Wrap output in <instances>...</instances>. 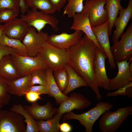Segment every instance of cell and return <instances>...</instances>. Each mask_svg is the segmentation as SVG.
<instances>
[{
    "instance_id": "6da1fadb",
    "label": "cell",
    "mask_w": 132,
    "mask_h": 132,
    "mask_svg": "<svg viewBox=\"0 0 132 132\" xmlns=\"http://www.w3.org/2000/svg\"><path fill=\"white\" fill-rule=\"evenodd\" d=\"M97 47L94 42L84 34L77 44L66 50L69 55L68 64L86 82L99 101L101 97L95 80L94 70Z\"/></svg>"
},
{
    "instance_id": "7a4b0ae2",
    "label": "cell",
    "mask_w": 132,
    "mask_h": 132,
    "mask_svg": "<svg viewBox=\"0 0 132 132\" xmlns=\"http://www.w3.org/2000/svg\"><path fill=\"white\" fill-rule=\"evenodd\" d=\"M112 104L103 101L97 102L95 107L88 111L80 114H76L72 111L64 114V120L75 119L85 128L86 132H92V128L96 121L105 111L113 107Z\"/></svg>"
},
{
    "instance_id": "3957f363",
    "label": "cell",
    "mask_w": 132,
    "mask_h": 132,
    "mask_svg": "<svg viewBox=\"0 0 132 132\" xmlns=\"http://www.w3.org/2000/svg\"><path fill=\"white\" fill-rule=\"evenodd\" d=\"M39 53L53 71L64 67L69 62L66 50L53 46L46 41L43 43Z\"/></svg>"
},
{
    "instance_id": "277c9868",
    "label": "cell",
    "mask_w": 132,
    "mask_h": 132,
    "mask_svg": "<svg viewBox=\"0 0 132 132\" xmlns=\"http://www.w3.org/2000/svg\"><path fill=\"white\" fill-rule=\"evenodd\" d=\"M132 114V106L119 108L114 111L107 110L102 114L99 121V130L102 132H115Z\"/></svg>"
},
{
    "instance_id": "5b68a950",
    "label": "cell",
    "mask_w": 132,
    "mask_h": 132,
    "mask_svg": "<svg viewBox=\"0 0 132 132\" xmlns=\"http://www.w3.org/2000/svg\"><path fill=\"white\" fill-rule=\"evenodd\" d=\"M25 14H22L20 18L29 27H34L38 32L41 31L47 24L50 25L54 31L58 30V21L52 14H46L33 9L27 10Z\"/></svg>"
},
{
    "instance_id": "8992f818",
    "label": "cell",
    "mask_w": 132,
    "mask_h": 132,
    "mask_svg": "<svg viewBox=\"0 0 132 132\" xmlns=\"http://www.w3.org/2000/svg\"><path fill=\"white\" fill-rule=\"evenodd\" d=\"M11 55L17 66L20 77L30 74L38 69H46L49 67L39 53L34 57L22 56L16 53Z\"/></svg>"
},
{
    "instance_id": "52a82bcc",
    "label": "cell",
    "mask_w": 132,
    "mask_h": 132,
    "mask_svg": "<svg viewBox=\"0 0 132 132\" xmlns=\"http://www.w3.org/2000/svg\"><path fill=\"white\" fill-rule=\"evenodd\" d=\"M120 37V40L113 43L111 47L113 58L116 62L132 58V23Z\"/></svg>"
},
{
    "instance_id": "ba28073f",
    "label": "cell",
    "mask_w": 132,
    "mask_h": 132,
    "mask_svg": "<svg viewBox=\"0 0 132 132\" xmlns=\"http://www.w3.org/2000/svg\"><path fill=\"white\" fill-rule=\"evenodd\" d=\"M106 0H87L84 5L81 13L88 14L91 27L100 25L108 20V16L104 6Z\"/></svg>"
},
{
    "instance_id": "9c48e42d",
    "label": "cell",
    "mask_w": 132,
    "mask_h": 132,
    "mask_svg": "<svg viewBox=\"0 0 132 132\" xmlns=\"http://www.w3.org/2000/svg\"><path fill=\"white\" fill-rule=\"evenodd\" d=\"M24 118L15 112L0 110V132H25L26 126Z\"/></svg>"
},
{
    "instance_id": "30bf717a",
    "label": "cell",
    "mask_w": 132,
    "mask_h": 132,
    "mask_svg": "<svg viewBox=\"0 0 132 132\" xmlns=\"http://www.w3.org/2000/svg\"><path fill=\"white\" fill-rule=\"evenodd\" d=\"M84 33L75 31L71 34L63 32L59 34L48 35L46 41L60 48L67 50L77 44L82 38Z\"/></svg>"
},
{
    "instance_id": "8fae6325",
    "label": "cell",
    "mask_w": 132,
    "mask_h": 132,
    "mask_svg": "<svg viewBox=\"0 0 132 132\" xmlns=\"http://www.w3.org/2000/svg\"><path fill=\"white\" fill-rule=\"evenodd\" d=\"M48 35L46 33L42 31L37 33L34 27H29L22 42L26 49L28 56L34 57L38 54Z\"/></svg>"
},
{
    "instance_id": "7c38bea8",
    "label": "cell",
    "mask_w": 132,
    "mask_h": 132,
    "mask_svg": "<svg viewBox=\"0 0 132 132\" xmlns=\"http://www.w3.org/2000/svg\"><path fill=\"white\" fill-rule=\"evenodd\" d=\"M132 58L128 61L125 59L121 62H116L118 68V72L114 78L109 79V91H115L129 84L132 82V73L129 66Z\"/></svg>"
},
{
    "instance_id": "4fadbf2b",
    "label": "cell",
    "mask_w": 132,
    "mask_h": 132,
    "mask_svg": "<svg viewBox=\"0 0 132 132\" xmlns=\"http://www.w3.org/2000/svg\"><path fill=\"white\" fill-rule=\"evenodd\" d=\"M91 28L99 44L106 54L110 69H115L116 63L112 56L109 42L108 20L100 25L91 27Z\"/></svg>"
},
{
    "instance_id": "5bb4252c",
    "label": "cell",
    "mask_w": 132,
    "mask_h": 132,
    "mask_svg": "<svg viewBox=\"0 0 132 132\" xmlns=\"http://www.w3.org/2000/svg\"><path fill=\"white\" fill-rule=\"evenodd\" d=\"M107 57L105 53L97 47L96 49L95 62V75L98 87L109 90V79L105 67V59Z\"/></svg>"
},
{
    "instance_id": "9a60e30c",
    "label": "cell",
    "mask_w": 132,
    "mask_h": 132,
    "mask_svg": "<svg viewBox=\"0 0 132 132\" xmlns=\"http://www.w3.org/2000/svg\"><path fill=\"white\" fill-rule=\"evenodd\" d=\"M91 104L82 94L73 92L70 94L68 99L60 104L57 112L63 114L74 110H82L90 106Z\"/></svg>"
},
{
    "instance_id": "2e32d148",
    "label": "cell",
    "mask_w": 132,
    "mask_h": 132,
    "mask_svg": "<svg viewBox=\"0 0 132 132\" xmlns=\"http://www.w3.org/2000/svg\"><path fill=\"white\" fill-rule=\"evenodd\" d=\"M88 17V14L87 13L80 12L75 14L73 17V21L70 29L83 32L88 37L94 42L98 47L104 52L99 44L92 31Z\"/></svg>"
},
{
    "instance_id": "e0dca14e",
    "label": "cell",
    "mask_w": 132,
    "mask_h": 132,
    "mask_svg": "<svg viewBox=\"0 0 132 132\" xmlns=\"http://www.w3.org/2000/svg\"><path fill=\"white\" fill-rule=\"evenodd\" d=\"M3 26V33L7 36L21 40L25 37L29 27L25 22L21 18H16L5 23Z\"/></svg>"
},
{
    "instance_id": "ac0fdd59",
    "label": "cell",
    "mask_w": 132,
    "mask_h": 132,
    "mask_svg": "<svg viewBox=\"0 0 132 132\" xmlns=\"http://www.w3.org/2000/svg\"><path fill=\"white\" fill-rule=\"evenodd\" d=\"M24 107L36 120H47L51 118L57 111V108L54 107L50 101L43 105H40L36 102H32L31 105H25Z\"/></svg>"
},
{
    "instance_id": "d6986e66",
    "label": "cell",
    "mask_w": 132,
    "mask_h": 132,
    "mask_svg": "<svg viewBox=\"0 0 132 132\" xmlns=\"http://www.w3.org/2000/svg\"><path fill=\"white\" fill-rule=\"evenodd\" d=\"M119 15L117 17L114 23L116 29L112 38L113 43L119 41L121 35L124 33L125 29L132 18V0H129L126 8L122 7L120 10Z\"/></svg>"
},
{
    "instance_id": "ffe728a7",
    "label": "cell",
    "mask_w": 132,
    "mask_h": 132,
    "mask_svg": "<svg viewBox=\"0 0 132 132\" xmlns=\"http://www.w3.org/2000/svg\"><path fill=\"white\" fill-rule=\"evenodd\" d=\"M0 76L8 82L20 77L17 66L11 55L5 56L0 61Z\"/></svg>"
},
{
    "instance_id": "44dd1931",
    "label": "cell",
    "mask_w": 132,
    "mask_h": 132,
    "mask_svg": "<svg viewBox=\"0 0 132 132\" xmlns=\"http://www.w3.org/2000/svg\"><path fill=\"white\" fill-rule=\"evenodd\" d=\"M31 79L30 74L9 82L8 93L19 97L25 96L31 86Z\"/></svg>"
},
{
    "instance_id": "7402d4cb",
    "label": "cell",
    "mask_w": 132,
    "mask_h": 132,
    "mask_svg": "<svg viewBox=\"0 0 132 132\" xmlns=\"http://www.w3.org/2000/svg\"><path fill=\"white\" fill-rule=\"evenodd\" d=\"M66 69L68 75V83L66 89L63 93L65 95L76 89L81 87L88 86L86 82L68 64L65 65Z\"/></svg>"
},
{
    "instance_id": "603a6c76",
    "label": "cell",
    "mask_w": 132,
    "mask_h": 132,
    "mask_svg": "<svg viewBox=\"0 0 132 132\" xmlns=\"http://www.w3.org/2000/svg\"><path fill=\"white\" fill-rule=\"evenodd\" d=\"M48 95L55 99L57 105L60 104L68 99L69 97L64 94L56 83L53 77V71L49 67L46 69Z\"/></svg>"
},
{
    "instance_id": "cb8c5ba5",
    "label": "cell",
    "mask_w": 132,
    "mask_h": 132,
    "mask_svg": "<svg viewBox=\"0 0 132 132\" xmlns=\"http://www.w3.org/2000/svg\"><path fill=\"white\" fill-rule=\"evenodd\" d=\"M63 114L57 112L52 118L46 121L36 120L39 131L40 132H59V121Z\"/></svg>"
},
{
    "instance_id": "d4e9b609",
    "label": "cell",
    "mask_w": 132,
    "mask_h": 132,
    "mask_svg": "<svg viewBox=\"0 0 132 132\" xmlns=\"http://www.w3.org/2000/svg\"><path fill=\"white\" fill-rule=\"evenodd\" d=\"M9 110L21 115L25 118L24 121L26 124V130L25 132H39L36 120L21 104H14L10 108Z\"/></svg>"
},
{
    "instance_id": "484cf974",
    "label": "cell",
    "mask_w": 132,
    "mask_h": 132,
    "mask_svg": "<svg viewBox=\"0 0 132 132\" xmlns=\"http://www.w3.org/2000/svg\"><path fill=\"white\" fill-rule=\"evenodd\" d=\"M119 0H106L104 8L107 11L108 16L109 35L111 36L114 21L122 7Z\"/></svg>"
},
{
    "instance_id": "4316f807",
    "label": "cell",
    "mask_w": 132,
    "mask_h": 132,
    "mask_svg": "<svg viewBox=\"0 0 132 132\" xmlns=\"http://www.w3.org/2000/svg\"><path fill=\"white\" fill-rule=\"evenodd\" d=\"M0 44L16 50L17 55L28 56L26 49L21 40L9 38L3 33L0 39Z\"/></svg>"
},
{
    "instance_id": "83f0119b",
    "label": "cell",
    "mask_w": 132,
    "mask_h": 132,
    "mask_svg": "<svg viewBox=\"0 0 132 132\" xmlns=\"http://www.w3.org/2000/svg\"><path fill=\"white\" fill-rule=\"evenodd\" d=\"M26 1L29 7L38 9L45 14H53L56 11L49 0H27Z\"/></svg>"
},
{
    "instance_id": "f1b7e54d",
    "label": "cell",
    "mask_w": 132,
    "mask_h": 132,
    "mask_svg": "<svg viewBox=\"0 0 132 132\" xmlns=\"http://www.w3.org/2000/svg\"><path fill=\"white\" fill-rule=\"evenodd\" d=\"M87 0H67L68 3L64 9L63 15L73 18L76 13L81 12L84 6L83 1Z\"/></svg>"
},
{
    "instance_id": "f546056e",
    "label": "cell",
    "mask_w": 132,
    "mask_h": 132,
    "mask_svg": "<svg viewBox=\"0 0 132 132\" xmlns=\"http://www.w3.org/2000/svg\"><path fill=\"white\" fill-rule=\"evenodd\" d=\"M54 80L60 91L63 93L66 89L68 83V75L64 67L53 71Z\"/></svg>"
},
{
    "instance_id": "4dcf8cb0",
    "label": "cell",
    "mask_w": 132,
    "mask_h": 132,
    "mask_svg": "<svg viewBox=\"0 0 132 132\" xmlns=\"http://www.w3.org/2000/svg\"><path fill=\"white\" fill-rule=\"evenodd\" d=\"M9 82L0 76V110L5 106L8 104L11 96L8 93Z\"/></svg>"
},
{
    "instance_id": "1f68e13d",
    "label": "cell",
    "mask_w": 132,
    "mask_h": 132,
    "mask_svg": "<svg viewBox=\"0 0 132 132\" xmlns=\"http://www.w3.org/2000/svg\"><path fill=\"white\" fill-rule=\"evenodd\" d=\"M31 86L36 84L47 87L46 69H38L31 74Z\"/></svg>"
},
{
    "instance_id": "d6a6232c",
    "label": "cell",
    "mask_w": 132,
    "mask_h": 132,
    "mask_svg": "<svg viewBox=\"0 0 132 132\" xmlns=\"http://www.w3.org/2000/svg\"><path fill=\"white\" fill-rule=\"evenodd\" d=\"M19 11V8L0 9V23H6L16 18Z\"/></svg>"
},
{
    "instance_id": "836d02e7",
    "label": "cell",
    "mask_w": 132,
    "mask_h": 132,
    "mask_svg": "<svg viewBox=\"0 0 132 132\" xmlns=\"http://www.w3.org/2000/svg\"><path fill=\"white\" fill-rule=\"evenodd\" d=\"M118 95L126 96L129 98H132V82L128 85L119 89L115 91L108 92V97H116Z\"/></svg>"
},
{
    "instance_id": "e575fe53",
    "label": "cell",
    "mask_w": 132,
    "mask_h": 132,
    "mask_svg": "<svg viewBox=\"0 0 132 132\" xmlns=\"http://www.w3.org/2000/svg\"><path fill=\"white\" fill-rule=\"evenodd\" d=\"M19 0H0V10L19 8Z\"/></svg>"
},
{
    "instance_id": "d590c367",
    "label": "cell",
    "mask_w": 132,
    "mask_h": 132,
    "mask_svg": "<svg viewBox=\"0 0 132 132\" xmlns=\"http://www.w3.org/2000/svg\"><path fill=\"white\" fill-rule=\"evenodd\" d=\"M28 91L35 92L41 94H47L48 95L49 91L47 86L41 85L38 86L33 85L30 88Z\"/></svg>"
},
{
    "instance_id": "8d00e7d4",
    "label": "cell",
    "mask_w": 132,
    "mask_h": 132,
    "mask_svg": "<svg viewBox=\"0 0 132 132\" xmlns=\"http://www.w3.org/2000/svg\"><path fill=\"white\" fill-rule=\"evenodd\" d=\"M17 51L16 50L0 44V61L5 55L15 53L17 54Z\"/></svg>"
},
{
    "instance_id": "74e56055",
    "label": "cell",
    "mask_w": 132,
    "mask_h": 132,
    "mask_svg": "<svg viewBox=\"0 0 132 132\" xmlns=\"http://www.w3.org/2000/svg\"><path fill=\"white\" fill-rule=\"evenodd\" d=\"M39 94L35 92L28 91L25 93L26 100L31 103L36 102L38 99H41Z\"/></svg>"
},
{
    "instance_id": "f35d334b",
    "label": "cell",
    "mask_w": 132,
    "mask_h": 132,
    "mask_svg": "<svg viewBox=\"0 0 132 132\" xmlns=\"http://www.w3.org/2000/svg\"><path fill=\"white\" fill-rule=\"evenodd\" d=\"M56 11L60 12L65 5L67 0H49Z\"/></svg>"
},
{
    "instance_id": "ab89813d",
    "label": "cell",
    "mask_w": 132,
    "mask_h": 132,
    "mask_svg": "<svg viewBox=\"0 0 132 132\" xmlns=\"http://www.w3.org/2000/svg\"><path fill=\"white\" fill-rule=\"evenodd\" d=\"M19 7L22 14H24L29 8L25 0H19Z\"/></svg>"
},
{
    "instance_id": "60d3db41",
    "label": "cell",
    "mask_w": 132,
    "mask_h": 132,
    "mask_svg": "<svg viewBox=\"0 0 132 132\" xmlns=\"http://www.w3.org/2000/svg\"><path fill=\"white\" fill-rule=\"evenodd\" d=\"M59 130L62 132H70L71 131L72 128L68 123L64 122L60 124Z\"/></svg>"
},
{
    "instance_id": "b9f144b4",
    "label": "cell",
    "mask_w": 132,
    "mask_h": 132,
    "mask_svg": "<svg viewBox=\"0 0 132 132\" xmlns=\"http://www.w3.org/2000/svg\"><path fill=\"white\" fill-rule=\"evenodd\" d=\"M3 33V25L0 24V39Z\"/></svg>"
},
{
    "instance_id": "7bdbcfd3",
    "label": "cell",
    "mask_w": 132,
    "mask_h": 132,
    "mask_svg": "<svg viewBox=\"0 0 132 132\" xmlns=\"http://www.w3.org/2000/svg\"><path fill=\"white\" fill-rule=\"evenodd\" d=\"M129 67L131 72L132 73V61L130 62L129 65Z\"/></svg>"
},
{
    "instance_id": "ee69618b",
    "label": "cell",
    "mask_w": 132,
    "mask_h": 132,
    "mask_svg": "<svg viewBox=\"0 0 132 132\" xmlns=\"http://www.w3.org/2000/svg\"><path fill=\"white\" fill-rule=\"evenodd\" d=\"M119 1L121 2V1H122V0H119Z\"/></svg>"
},
{
    "instance_id": "f6af8a7d",
    "label": "cell",
    "mask_w": 132,
    "mask_h": 132,
    "mask_svg": "<svg viewBox=\"0 0 132 132\" xmlns=\"http://www.w3.org/2000/svg\"></svg>"
}]
</instances>
